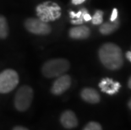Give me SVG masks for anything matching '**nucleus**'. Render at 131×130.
Masks as SVG:
<instances>
[{
	"label": "nucleus",
	"instance_id": "nucleus-5",
	"mask_svg": "<svg viewBox=\"0 0 131 130\" xmlns=\"http://www.w3.org/2000/svg\"><path fill=\"white\" fill-rule=\"evenodd\" d=\"M19 84V75L13 69H6L0 73V93L5 94L12 91Z\"/></svg>",
	"mask_w": 131,
	"mask_h": 130
},
{
	"label": "nucleus",
	"instance_id": "nucleus-16",
	"mask_svg": "<svg viewBox=\"0 0 131 130\" xmlns=\"http://www.w3.org/2000/svg\"><path fill=\"white\" fill-rule=\"evenodd\" d=\"M81 11H82L83 20H84L85 21H90V20H91V16L87 13V10H86L85 9H82Z\"/></svg>",
	"mask_w": 131,
	"mask_h": 130
},
{
	"label": "nucleus",
	"instance_id": "nucleus-2",
	"mask_svg": "<svg viewBox=\"0 0 131 130\" xmlns=\"http://www.w3.org/2000/svg\"><path fill=\"white\" fill-rule=\"evenodd\" d=\"M69 68V63L64 58H55L47 61L42 66L41 72L47 78L59 77Z\"/></svg>",
	"mask_w": 131,
	"mask_h": 130
},
{
	"label": "nucleus",
	"instance_id": "nucleus-9",
	"mask_svg": "<svg viewBox=\"0 0 131 130\" xmlns=\"http://www.w3.org/2000/svg\"><path fill=\"white\" fill-rule=\"evenodd\" d=\"M99 87L103 92L108 95H114L118 91L120 84L118 82H114L112 79L106 78L102 79V81L99 83Z\"/></svg>",
	"mask_w": 131,
	"mask_h": 130
},
{
	"label": "nucleus",
	"instance_id": "nucleus-23",
	"mask_svg": "<svg viewBox=\"0 0 131 130\" xmlns=\"http://www.w3.org/2000/svg\"><path fill=\"white\" fill-rule=\"evenodd\" d=\"M128 106H129V107L131 109V99L129 100V103H128Z\"/></svg>",
	"mask_w": 131,
	"mask_h": 130
},
{
	"label": "nucleus",
	"instance_id": "nucleus-1",
	"mask_svg": "<svg viewBox=\"0 0 131 130\" xmlns=\"http://www.w3.org/2000/svg\"><path fill=\"white\" fill-rule=\"evenodd\" d=\"M99 57L103 65L108 69H119L124 63L121 48L116 44L106 43L99 50Z\"/></svg>",
	"mask_w": 131,
	"mask_h": 130
},
{
	"label": "nucleus",
	"instance_id": "nucleus-3",
	"mask_svg": "<svg viewBox=\"0 0 131 130\" xmlns=\"http://www.w3.org/2000/svg\"><path fill=\"white\" fill-rule=\"evenodd\" d=\"M37 15L43 22L53 21L61 16V9L57 4L52 2H45L37 7Z\"/></svg>",
	"mask_w": 131,
	"mask_h": 130
},
{
	"label": "nucleus",
	"instance_id": "nucleus-18",
	"mask_svg": "<svg viewBox=\"0 0 131 130\" xmlns=\"http://www.w3.org/2000/svg\"><path fill=\"white\" fill-rule=\"evenodd\" d=\"M83 21H84V20H83V18H78V19H73V20H71V23L74 24V25H82Z\"/></svg>",
	"mask_w": 131,
	"mask_h": 130
},
{
	"label": "nucleus",
	"instance_id": "nucleus-15",
	"mask_svg": "<svg viewBox=\"0 0 131 130\" xmlns=\"http://www.w3.org/2000/svg\"><path fill=\"white\" fill-rule=\"evenodd\" d=\"M102 129L101 124L96 122H90L88 124H86L84 128V130H101Z\"/></svg>",
	"mask_w": 131,
	"mask_h": 130
},
{
	"label": "nucleus",
	"instance_id": "nucleus-14",
	"mask_svg": "<svg viewBox=\"0 0 131 130\" xmlns=\"http://www.w3.org/2000/svg\"><path fill=\"white\" fill-rule=\"evenodd\" d=\"M103 12L101 10H97L92 18H91V21L94 25H100L102 23L103 20Z\"/></svg>",
	"mask_w": 131,
	"mask_h": 130
},
{
	"label": "nucleus",
	"instance_id": "nucleus-6",
	"mask_svg": "<svg viewBox=\"0 0 131 130\" xmlns=\"http://www.w3.org/2000/svg\"><path fill=\"white\" fill-rule=\"evenodd\" d=\"M25 26L30 33L36 35H48L52 30L51 26L40 19H27L25 22Z\"/></svg>",
	"mask_w": 131,
	"mask_h": 130
},
{
	"label": "nucleus",
	"instance_id": "nucleus-4",
	"mask_svg": "<svg viewBox=\"0 0 131 130\" xmlns=\"http://www.w3.org/2000/svg\"><path fill=\"white\" fill-rule=\"evenodd\" d=\"M33 100V90L28 85L21 86L15 97V107L19 112H25L29 108Z\"/></svg>",
	"mask_w": 131,
	"mask_h": 130
},
{
	"label": "nucleus",
	"instance_id": "nucleus-17",
	"mask_svg": "<svg viewBox=\"0 0 131 130\" xmlns=\"http://www.w3.org/2000/svg\"><path fill=\"white\" fill-rule=\"evenodd\" d=\"M117 18H118V10H117V9H113V13H112V16H111V19H110L111 22L117 20Z\"/></svg>",
	"mask_w": 131,
	"mask_h": 130
},
{
	"label": "nucleus",
	"instance_id": "nucleus-11",
	"mask_svg": "<svg viewBox=\"0 0 131 130\" xmlns=\"http://www.w3.org/2000/svg\"><path fill=\"white\" fill-rule=\"evenodd\" d=\"M90 36V30L85 26H75L69 30V37L73 39H85Z\"/></svg>",
	"mask_w": 131,
	"mask_h": 130
},
{
	"label": "nucleus",
	"instance_id": "nucleus-12",
	"mask_svg": "<svg viewBox=\"0 0 131 130\" xmlns=\"http://www.w3.org/2000/svg\"><path fill=\"white\" fill-rule=\"evenodd\" d=\"M119 26V21L115 20L113 21V23H105L100 28V32L103 35H109L113 33L114 30H116Z\"/></svg>",
	"mask_w": 131,
	"mask_h": 130
},
{
	"label": "nucleus",
	"instance_id": "nucleus-22",
	"mask_svg": "<svg viewBox=\"0 0 131 130\" xmlns=\"http://www.w3.org/2000/svg\"><path fill=\"white\" fill-rule=\"evenodd\" d=\"M128 85H129V87L131 89V77H130L129 79V82H128Z\"/></svg>",
	"mask_w": 131,
	"mask_h": 130
},
{
	"label": "nucleus",
	"instance_id": "nucleus-8",
	"mask_svg": "<svg viewBox=\"0 0 131 130\" xmlns=\"http://www.w3.org/2000/svg\"><path fill=\"white\" fill-rule=\"evenodd\" d=\"M60 122L62 125L67 129H72L76 128L78 125V119L74 112L72 111H65L61 115Z\"/></svg>",
	"mask_w": 131,
	"mask_h": 130
},
{
	"label": "nucleus",
	"instance_id": "nucleus-21",
	"mask_svg": "<svg viewBox=\"0 0 131 130\" xmlns=\"http://www.w3.org/2000/svg\"><path fill=\"white\" fill-rule=\"evenodd\" d=\"M126 57L127 59L131 62V52H126Z\"/></svg>",
	"mask_w": 131,
	"mask_h": 130
},
{
	"label": "nucleus",
	"instance_id": "nucleus-10",
	"mask_svg": "<svg viewBox=\"0 0 131 130\" xmlns=\"http://www.w3.org/2000/svg\"><path fill=\"white\" fill-rule=\"evenodd\" d=\"M81 97L86 102L91 104H96L98 103L101 100L100 95L96 90L91 88H85L81 91Z\"/></svg>",
	"mask_w": 131,
	"mask_h": 130
},
{
	"label": "nucleus",
	"instance_id": "nucleus-7",
	"mask_svg": "<svg viewBox=\"0 0 131 130\" xmlns=\"http://www.w3.org/2000/svg\"><path fill=\"white\" fill-rule=\"evenodd\" d=\"M71 85V78L68 74H62L55 80L52 86L51 91L53 95H61L69 89Z\"/></svg>",
	"mask_w": 131,
	"mask_h": 130
},
{
	"label": "nucleus",
	"instance_id": "nucleus-13",
	"mask_svg": "<svg viewBox=\"0 0 131 130\" xmlns=\"http://www.w3.org/2000/svg\"><path fill=\"white\" fill-rule=\"evenodd\" d=\"M9 34V26L5 17L0 15V39H4Z\"/></svg>",
	"mask_w": 131,
	"mask_h": 130
},
{
	"label": "nucleus",
	"instance_id": "nucleus-20",
	"mask_svg": "<svg viewBox=\"0 0 131 130\" xmlns=\"http://www.w3.org/2000/svg\"><path fill=\"white\" fill-rule=\"evenodd\" d=\"M14 130H27V128H25V127L17 126V127H15V128H14Z\"/></svg>",
	"mask_w": 131,
	"mask_h": 130
},
{
	"label": "nucleus",
	"instance_id": "nucleus-19",
	"mask_svg": "<svg viewBox=\"0 0 131 130\" xmlns=\"http://www.w3.org/2000/svg\"><path fill=\"white\" fill-rule=\"evenodd\" d=\"M85 0H72V3H73L74 4L77 5V4H82V3H84Z\"/></svg>",
	"mask_w": 131,
	"mask_h": 130
}]
</instances>
